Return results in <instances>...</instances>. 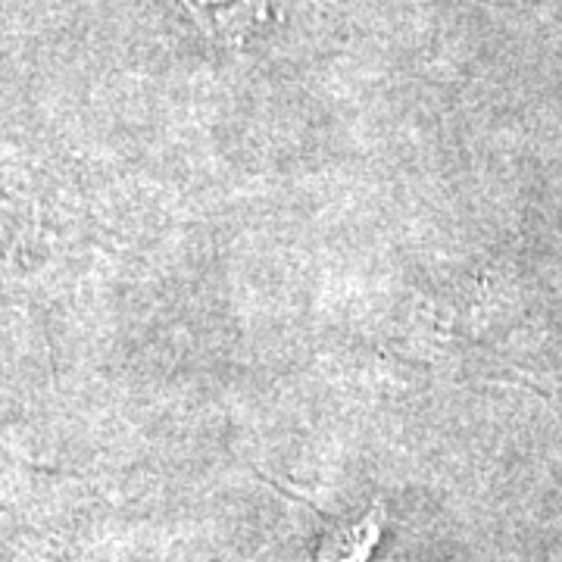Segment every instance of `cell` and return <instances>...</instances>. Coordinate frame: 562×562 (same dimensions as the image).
Segmentation results:
<instances>
[{"label": "cell", "mask_w": 562, "mask_h": 562, "mask_svg": "<svg viewBox=\"0 0 562 562\" xmlns=\"http://www.w3.org/2000/svg\"><path fill=\"white\" fill-rule=\"evenodd\" d=\"M384 522H387V513L382 503H375L357 522L331 525L313 562H369L382 541Z\"/></svg>", "instance_id": "1"}]
</instances>
